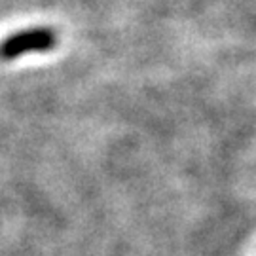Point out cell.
<instances>
[{"label": "cell", "mask_w": 256, "mask_h": 256, "mask_svg": "<svg viewBox=\"0 0 256 256\" xmlns=\"http://www.w3.org/2000/svg\"><path fill=\"white\" fill-rule=\"evenodd\" d=\"M55 46V34L50 28H28L16 32L0 44L2 59H16L27 52H48Z\"/></svg>", "instance_id": "6da1fadb"}]
</instances>
